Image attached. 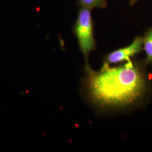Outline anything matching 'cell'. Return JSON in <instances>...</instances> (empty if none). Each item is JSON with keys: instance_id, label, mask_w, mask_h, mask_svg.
<instances>
[{"instance_id": "cell-2", "label": "cell", "mask_w": 152, "mask_h": 152, "mask_svg": "<svg viewBox=\"0 0 152 152\" xmlns=\"http://www.w3.org/2000/svg\"><path fill=\"white\" fill-rule=\"evenodd\" d=\"M74 32L80 50L85 59L86 69H87L89 68L88 64V55L95 48L93 21L90 9L83 7H81L75 25Z\"/></svg>"}, {"instance_id": "cell-3", "label": "cell", "mask_w": 152, "mask_h": 152, "mask_svg": "<svg viewBox=\"0 0 152 152\" xmlns=\"http://www.w3.org/2000/svg\"><path fill=\"white\" fill-rule=\"evenodd\" d=\"M142 40L141 37H137L129 45L111 52L105 56L103 65H109L130 60L131 57L139 54L143 49Z\"/></svg>"}, {"instance_id": "cell-1", "label": "cell", "mask_w": 152, "mask_h": 152, "mask_svg": "<svg viewBox=\"0 0 152 152\" xmlns=\"http://www.w3.org/2000/svg\"><path fill=\"white\" fill-rule=\"evenodd\" d=\"M86 69L87 87L96 103L102 107H124L133 103L143 95L146 81L140 69L131 60L123 65L101 70Z\"/></svg>"}, {"instance_id": "cell-6", "label": "cell", "mask_w": 152, "mask_h": 152, "mask_svg": "<svg viewBox=\"0 0 152 152\" xmlns=\"http://www.w3.org/2000/svg\"><path fill=\"white\" fill-rule=\"evenodd\" d=\"M139 0H131L130 1V5H134V4H135L137 1H138Z\"/></svg>"}, {"instance_id": "cell-5", "label": "cell", "mask_w": 152, "mask_h": 152, "mask_svg": "<svg viewBox=\"0 0 152 152\" xmlns=\"http://www.w3.org/2000/svg\"><path fill=\"white\" fill-rule=\"evenodd\" d=\"M81 7L89 9L94 8H104L107 5L105 0H79Z\"/></svg>"}, {"instance_id": "cell-4", "label": "cell", "mask_w": 152, "mask_h": 152, "mask_svg": "<svg viewBox=\"0 0 152 152\" xmlns=\"http://www.w3.org/2000/svg\"><path fill=\"white\" fill-rule=\"evenodd\" d=\"M142 45L147 55V62L152 64V28L147 32L143 38Z\"/></svg>"}]
</instances>
